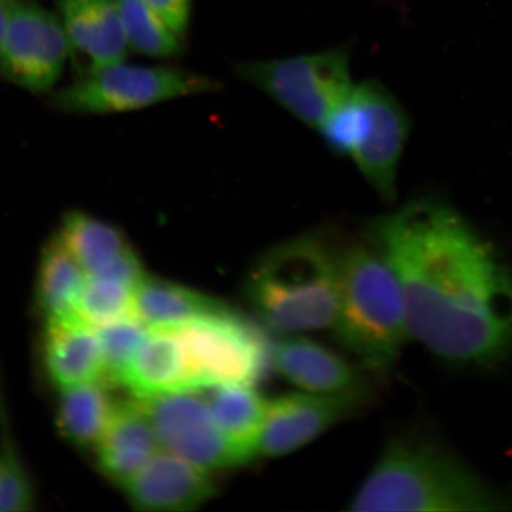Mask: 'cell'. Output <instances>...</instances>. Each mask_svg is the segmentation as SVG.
I'll list each match as a JSON object with an SVG mask.
<instances>
[{"label": "cell", "mask_w": 512, "mask_h": 512, "mask_svg": "<svg viewBox=\"0 0 512 512\" xmlns=\"http://www.w3.org/2000/svg\"><path fill=\"white\" fill-rule=\"evenodd\" d=\"M236 74L307 126L319 128L354 88L345 48L240 63Z\"/></svg>", "instance_id": "8992f818"}, {"label": "cell", "mask_w": 512, "mask_h": 512, "mask_svg": "<svg viewBox=\"0 0 512 512\" xmlns=\"http://www.w3.org/2000/svg\"><path fill=\"white\" fill-rule=\"evenodd\" d=\"M88 273L55 235L44 247L38 264V302L47 318L78 313L79 300Z\"/></svg>", "instance_id": "44dd1931"}, {"label": "cell", "mask_w": 512, "mask_h": 512, "mask_svg": "<svg viewBox=\"0 0 512 512\" xmlns=\"http://www.w3.org/2000/svg\"><path fill=\"white\" fill-rule=\"evenodd\" d=\"M349 509L375 511H504L512 499L446 448L418 437L389 441Z\"/></svg>", "instance_id": "7a4b0ae2"}, {"label": "cell", "mask_w": 512, "mask_h": 512, "mask_svg": "<svg viewBox=\"0 0 512 512\" xmlns=\"http://www.w3.org/2000/svg\"><path fill=\"white\" fill-rule=\"evenodd\" d=\"M43 351L49 377L60 389L106 377L98 329L78 313L48 319Z\"/></svg>", "instance_id": "2e32d148"}, {"label": "cell", "mask_w": 512, "mask_h": 512, "mask_svg": "<svg viewBox=\"0 0 512 512\" xmlns=\"http://www.w3.org/2000/svg\"><path fill=\"white\" fill-rule=\"evenodd\" d=\"M117 4L130 50L156 59L183 53L182 37L144 0H117Z\"/></svg>", "instance_id": "603a6c76"}, {"label": "cell", "mask_w": 512, "mask_h": 512, "mask_svg": "<svg viewBox=\"0 0 512 512\" xmlns=\"http://www.w3.org/2000/svg\"><path fill=\"white\" fill-rule=\"evenodd\" d=\"M200 393L137 399L155 428L160 446L211 473L251 462L221 430L206 396Z\"/></svg>", "instance_id": "9c48e42d"}, {"label": "cell", "mask_w": 512, "mask_h": 512, "mask_svg": "<svg viewBox=\"0 0 512 512\" xmlns=\"http://www.w3.org/2000/svg\"><path fill=\"white\" fill-rule=\"evenodd\" d=\"M73 56L59 15L15 0L0 43V73L32 93L53 91Z\"/></svg>", "instance_id": "ba28073f"}, {"label": "cell", "mask_w": 512, "mask_h": 512, "mask_svg": "<svg viewBox=\"0 0 512 512\" xmlns=\"http://www.w3.org/2000/svg\"><path fill=\"white\" fill-rule=\"evenodd\" d=\"M98 332L105 358L106 377L117 382L134 352L143 342L147 326L137 317H130L102 326Z\"/></svg>", "instance_id": "d4e9b609"}, {"label": "cell", "mask_w": 512, "mask_h": 512, "mask_svg": "<svg viewBox=\"0 0 512 512\" xmlns=\"http://www.w3.org/2000/svg\"><path fill=\"white\" fill-rule=\"evenodd\" d=\"M134 284L113 274H88L82 288L78 315L99 329L134 315Z\"/></svg>", "instance_id": "cb8c5ba5"}, {"label": "cell", "mask_w": 512, "mask_h": 512, "mask_svg": "<svg viewBox=\"0 0 512 512\" xmlns=\"http://www.w3.org/2000/svg\"><path fill=\"white\" fill-rule=\"evenodd\" d=\"M220 87L216 80L191 70L124 61L86 72L55 94L54 105L72 114H117L184 96L215 93Z\"/></svg>", "instance_id": "5b68a950"}, {"label": "cell", "mask_w": 512, "mask_h": 512, "mask_svg": "<svg viewBox=\"0 0 512 512\" xmlns=\"http://www.w3.org/2000/svg\"><path fill=\"white\" fill-rule=\"evenodd\" d=\"M170 326L181 339L196 392L255 384L271 363L265 336L233 310Z\"/></svg>", "instance_id": "52a82bcc"}, {"label": "cell", "mask_w": 512, "mask_h": 512, "mask_svg": "<svg viewBox=\"0 0 512 512\" xmlns=\"http://www.w3.org/2000/svg\"><path fill=\"white\" fill-rule=\"evenodd\" d=\"M371 241L398 279L409 335L444 360L490 364L512 351V273L451 209L407 204Z\"/></svg>", "instance_id": "6da1fadb"}, {"label": "cell", "mask_w": 512, "mask_h": 512, "mask_svg": "<svg viewBox=\"0 0 512 512\" xmlns=\"http://www.w3.org/2000/svg\"><path fill=\"white\" fill-rule=\"evenodd\" d=\"M121 486L133 507L144 511L197 510L217 494L211 472L163 448Z\"/></svg>", "instance_id": "7c38bea8"}, {"label": "cell", "mask_w": 512, "mask_h": 512, "mask_svg": "<svg viewBox=\"0 0 512 512\" xmlns=\"http://www.w3.org/2000/svg\"><path fill=\"white\" fill-rule=\"evenodd\" d=\"M14 3L15 0H0V43H2L6 23H8L10 11Z\"/></svg>", "instance_id": "83f0119b"}, {"label": "cell", "mask_w": 512, "mask_h": 512, "mask_svg": "<svg viewBox=\"0 0 512 512\" xmlns=\"http://www.w3.org/2000/svg\"><path fill=\"white\" fill-rule=\"evenodd\" d=\"M361 86L366 98L367 121L350 158L382 200L392 203L408 136L407 114L380 83L367 81Z\"/></svg>", "instance_id": "8fae6325"}, {"label": "cell", "mask_w": 512, "mask_h": 512, "mask_svg": "<svg viewBox=\"0 0 512 512\" xmlns=\"http://www.w3.org/2000/svg\"><path fill=\"white\" fill-rule=\"evenodd\" d=\"M249 303L262 322L283 334L332 328L337 310V248L304 234L258 258L247 275Z\"/></svg>", "instance_id": "3957f363"}, {"label": "cell", "mask_w": 512, "mask_h": 512, "mask_svg": "<svg viewBox=\"0 0 512 512\" xmlns=\"http://www.w3.org/2000/svg\"><path fill=\"white\" fill-rule=\"evenodd\" d=\"M57 424L69 441L80 447L98 444L114 402L100 382L61 389Z\"/></svg>", "instance_id": "7402d4cb"}, {"label": "cell", "mask_w": 512, "mask_h": 512, "mask_svg": "<svg viewBox=\"0 0 512 512\" xmlns=\"http://www.w3.org/2000/svg\"><path fill=\"white\" fill-rule=\"evenodd\" d=\"M232 311L219 299L145 274L134 294V315L147 328L177 325Z\"/></svg>", "instance_id": "ac0fdd59"}, {"label": "cell", "mask_w": 512, "mask_h": 512, "mask_svg": "<svg viewBox=\"0 0 512 512\" xmlns=\"http://www.w3.org/2000/svg\"><path fill=\"white\" fill-rule=\"evenodd\" d=\"M30 503L27 479L10 459L0 457V511H25Z\"/></svg>", "instance_id": "484cf974"}, {"label": "cell", "mask_w": 512, "mask_h": 512, "mask_svg": "<svg viewBox=\"0 0 512 512\" xmlns=\"http://www.w3.org/2000/svg\"><path fill=\"white\" fill-rule=\"evenodd\" d=\"M56 235L88 274L108 270L133 251L119 228L81 210L69 211Z\"/></svg>", "instance_id": "ffe728a7"}, {"label": "cell", "mask_w": 512, "mask_h": 512, "mask_svg": "<svg viewBox=\"0 0 512 512\" xmlns=\"http://www.w3.org/2000/svg\"><path fill=\"white\" fill-rule=\"evenodd\" d=\"M117 383L138 400L196 392L181 339L171 326L147 328Z\"/></svg>", "instance_id": "5bb4252c"}, {"label": "cell", "mask_w": 512, "mask_h": 512, "mask_svg": "<svg viewBox=\"0 0 512 512\" xmlns=\"http://www.w3.org/2000/svg\"><path fill=\"white\" fill-rule=\"evenodd\" d=\"M162 450L155 428L140 402L114 403L113 411L95 446L102 472L123 485Z\"/></svg>", "instance_id": "e0dca14e"}, {"label": "cell", "mask_w": 512, "mask_h": 512, "mask_svg": "<svg viewBox=\"0 0 512 512\" xmlns=\"http://www.w3.org/2000/svg\"><path fill=\"white\" fill-rule=\"evenodd\" d=\"M368 396L292 393L268 401L258 457L277 458L299 450L349 418Z\"/></svg>", "instance_id": "30bf717a"}, {"label": "cell", "mask_w": 512, "mask_h": 512, "mask_svg": "<svg viewBox=\"0 0 512 512\" xmlns=\"http://www.w3.org/2000/svg\"><path fill=\"white\" fill-rule=\"evenodd\" d=\"M337 279L331 329L364 368L387 374L411 337L396 275L374 246L355 243L337 248Z\"/></svg>", "instance_id": "277c9868"}, {"label": "cell", "mask_w": 512, "mask_h": 512, "mask_svg": "<svg viewBox=\"0 0 512 512\" xmlns=\"http://www.w3.org/2000/svg\"><path fill=\"white\" fill-rule=\"evenodd\" d=\"M270 361L285 379L309 393L368 396L360 370L311 339L287 337L271 345Z\"/></svg>", "instance_id": "4fadbf2b"}, {"label": "cell", "mask_w": 512, "mask_h": 512, "mask_svg": "<svg viewBox=\"0 0 512 512\" xmlns=\"http://www.w3.org/2000/svg\"><path fill=\"white\" fill-rule=\"evenodd\" d=\"M177 35L183 37L189 28L191 0H144Z\"/></svg>", "instance_id": "4316f807"}, {"label": "cell", "mask_w": 512, "mask_h": 512, "mask_svg": "<svg viewBox=\"0 0 512 512\" xmlns=\"http://www.w3.org/2000/svg\"><path fill=\"white\" fill-rule=\"evenodd\" d=\"M57 8L73 56L85 57L87 72L126 60L130 48L117 0H57Z\"/></svg>", "instance_id": "9a60e30c"}, {"label": "cell", "mask_w": 512, "mask_h": 512, "mask_svg": "<svg viewBox=\"0 0 512 512\" xmlns=\"http://www.w3.org/2000/svg\"><path fill=\"white\" fill-rule=\"evenodd\" d=\"M221 430L249 460L258 457V443L268 401L254 384H223L203 390Z\"/></svg>", "instance_id": "d6986e66"}]
</instances>
